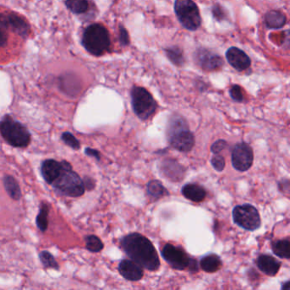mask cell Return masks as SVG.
I'll use <instances>...</instances> for the list:
<instances>
[{
	"label": "cell",
	"mask_w": 290,
	"mask_h": 290,
	"mask_svg": "<svg viewBox=\"0 0 290 290\" xmlns=\"http://www.w3.org/2000/svg\"><path fill=\"white\" fill-rule=\"evenodd\" d=\"M120 245L130 260L146 270L155 272L160 267L156 248L145 236L137 233H130L122 238Z\"/></svg>",
	"instance_id": "1"
},
{
	"label": "cell",
	"mask_w": 290,
	"mask_h": 290,
	"mask_svg": "<svg viewBox=\"0 0 290 290\" xmlns=\"http://www.w3.org/2000/svg\"><path fill=\"white\" fill-rule=\"evenodd\" d=\"M167 139L169 144L181 152H189L195 146V137L189 129L183 117L173 115L167 126Z\"/></svg>",
	"instance_id": "2"
},
{
	"label": "cell",
	"mask_w": 290,
	"mask_h": 290,
	"mask_svg": "<svg viewBox=\"0 0 290 290\" xmlns=\"http://www.w3.org/2000/svg\"><path fill=\"white\" fill-rule=\"evenodd\" d=\"M62 163L63 169L51 185L61 194L66 196L73 198L82 196L85 191L82 179L80 178V176L76 172L72 170L69 163L65 160Z\"/></svg>",
	"instance_id": "3"
},
{
	"label": "cell",
	"mask_w": 290,
	"mask_h": 290,
	"mask_svg": "<svg viewBox=\"0 0 290 290\" xmlns=\"http://www.w3.org/2000/svg\"><path fill=\"white\" fill-rule=\"evenodd\" d=\"M82 44L85 50L91 55L99 56L104 54L110 47L109 32L100 24L89 26L83 34Z\"/></svg>",
	"instance_id": "4"
},
{
	"label": "cell",
	"mask_w": 290,
	"mask_h": 290,
	"mask_svg": "<svg viewBox=\"0 0 290 290\" xmlns=\"http://www.w3.org/2000/svg\"><path fill=\"white\" fill-rule=\"evenodd\" d=\"M29 30L28 23L17 14H0V49L7 46L10 35L16 34L22 38H27Z\"/></svg>",
	"instance_id": "5"
},
{
	"label": "cell",
	"mask_w": 290,
	"mask_h": 290,
	"mask_svg": "<svg viewBox=\"0 0 290 290\" xmlns=\"http://www.w3.org/2000/svg\"><path fill=\"white\" fill-rule=\"evenodd\" d=\"M0 133L10 146L15 147H27L31 142L27 128L10 116H5L0 122Z\"/></svg>",
	"instance_id": "6"
},
{
	"label": "cell",
	"mask_w": 290,
	"mask_h": 290,
	"mask_svg": "<svg viewBox=\"0 0 290 290\" xmlns=\"http://www.w3.org/2000/svg\"><path fill=\"white\" fill-rule=\"evenodd\" d=\"M162 257L172 268L176 270H184L188 269L190 272L197 273L199 264L196 260L191 258L183 248L166 243L161 251Z\"/></svg>",
	"instance_id": "7"
},
{
	"label": "cell",
	"mask_w": 290,
	"mask_h": 290,
	"mask_svg": "<svg viewBox=\"0 0 290 290\" xmlns=\"http://www.w3.org/2000/svg\"><path fill=\"white\" fill-rule=\"evenodd\" d=\"M131 103L134 113L143 121L150 119L156 112L158 107L152 95L142 87L133 88Z\"/></svg>",
	"instance_id": "8"
},
{
	"label": "cell",
	"mask_w": 290,
	"mask_h": 290,
	"mask_svg": "<svg viewBox=\"0 0 290 290\" xmlns=\"http://www.w3.org/2000/svg\"><path fill=\"white\" fill-rule=\"evenodd\" d=\"M175 11L181 25L186 29L194 31L201 25L199 8L192 0H176Z\"/></svg>",
	"instance_id": "9"
},
{
	"label": "cell",
	"mask_w": 290,
	"mask_h": 290,
	"mask_svg": "<svg viewBox=\"0 0 290 290\" xmlns=\"http://www.w3.org/2000/svg\"><path fill=\"white\" fill-rule=\"evenodd\" d=\"M234 223L247 231H256L261 226V219L258 209L255 206L245 203L233 208Z\"/></svg>",
	"instance_id": "10"
},
{
	"label": "cell",
	"mask_w": 290,
	"mask_h": 290,
	"mask_svg": "<svg viewBox=\"0 0 290 290\" xmlns=\"http://www.w3.org/2000/svg\"><path fill=\"white\" fill-rule=\"evenodd\" d=\"M254 151L250 145L241 142L233 147L231 164L238 171L245 172L253 165Z\"/></svg>",
	"instance_id": "11"
},
{
	"label": "cell",
	"mask_w": 290,
	"mask_h": 290,
	"mask_svg": "<svg viewBox=\"0 0 290 290\" xmlns=\"http://www.w3.org/2000/svg\"><path fill=\"white\" fill-rule=\"evenodd\" d=\"M194 58L197 64L203 70L218 69L223 65V60L220 55L205 49L198 50Z\"/></svg>",
	"instance_id": "12"
},
{
	"label": "cell",
	"mask_w": 290,
	"mask_h": 290,
	"mask_svg": "<svg viewBox=\"0 0 290 290\" xmlns=\"http://www.w3.org/2000/svg\"><path fill=\"white\" fill-rule=\"evenodd\" d=\"M160 171L165 178L169 179L172 182H179L183 180L186 175V169L183 165L175 159L163 160L160 165Z\"/></svg>",
	"instance_id": "13"
},
{
	"label": "cell",
	"mask_w": 290,
	"mask_h": 290,
	"mask_svg": "<svg viewBox=\"0 0 290 290\" xmlns=\"http://www.w3.org/2000/svg\"><path fill=\"white\" fill-rule=\"evenodd\" d=\"M119 272L123 278L131 282H137L142 279L144 272L141 265L132 260H122L119 263Z\"/></svg>",
	"instance_id": "14"
},
{
	"label": "cell",
	"mask_w": 290,
	"mask_h": 290,
	"mask_svg": "<svg viewBox=\"0 0 290 290\" xmlns=\"http://www.w3.org/2000/svg\"><path fill=\"white\" fill-rule=\"evenodd\" d=\"M226 59L231 67L238 71H243L249 67L251 62L248 55L238 48L231 47L226 51Z\"/></svg>",
	"instance_id": "15"
},
{
	"label": "cell",
	"mask_w": 290,
	"mask_h": 290,
	"mask_svg": "<svg viewBox=\"0 0 290 290\" xmlns=\"http://www.w3.org/2000/svg\"><path fill=\"white\" fill-rule=\"evenodd\" d=\"M63 166L62 162H58L54 159H47L41 164V172L45 181L48 184L53 183V181L57 178L62 172Z\"/></svg>",
	"instance_id": "16"
},
{
	"label": "cell",
	"mask_w": 290,
	"mask_h": 290,
	"mask_svg": "<svg viewBox=\"0 0 290 290\" xmlns=\"http://www.w3.org/2000/svg\"><path fill=\"white\" fill-rule=\"evenodd\" d=\"M256 265L263 273L270 277L277 275L281 267L280 261L268 255L259 256Z\"/></svg>",
	"instance_id": "17"
},
{
	"label": "cell",
	"mask_w": 290,
	"mask_h": 290,
	"mask_svg": "<svg viewBox=\"0 0 290 290\" xmlns=\"http://www.w3.org/2000/svg\"><path fill=\"white\" fill-rule=\"evenodd\" d=\"M181 194L186 199L194 203H200L205 199V189L198 184H186L181 189Z\"/></svg>",
	"instance_id": "18"
},
{
	"label": "cell",
	"mask_w": 290,
	"mask_h": 290,
	"mask_svg": "<svg viewBox=\"0 0 290 290\" xmlns=\"http://www.w3.org/2000/svg\"><path fill=\"white\" fill-rule=\"evenodd\" d=\"M199 265L203 272L213 273L221 269L222 261L217 255L209 254V255L203 256L199 262Z\"/></svg>",
	"instance_id": "19"
},
{
	"label": "cell",
	"mask_w": 290,
	"mask_h": 290,
	"mask_svg": "<svg viewBox=\"0 0 290 290\" xmlns=\"http://www.w3.org/2000/svg\"><path fill=\"white\" fill-rule=\"evenodd\" d=\"M286 16L278 10H270L265 15V25L270 29H279L285 25Z\"/></svg>",
	"instance_id": "20"
},
{
	"label": "cell",
	"mask_w": 290,
	"mask_h": 290,
	"mask_svg": "<svg viewBox=\"0 0 290 290\" xmlns=\"http://www.w3.org/2000/svg\"><path fill=\"white\" fill-rule=\"evenodd\" d=\"M146 192L148 194V196L155 201L162 199L163 197L169 195V191H167L164 185L161 183V181L158 180L149 181L146 185Z\"/></svg>",
	"instance_id": "21"
},
{
	"label": "cell",
	"mask_w": 290,
	"mask_h": 290,
	"mask_svg": "<svg viewBox=\"0 0 290 290\" xmlns=\"http://www.w3.org/2000/svg\"><path fill=\"white\" fill-rule=\"evenodd\" d=\"M4 185H5V190L11 199H15V200H19L21 199L22 192H21L20 186L14 177L10 176H5Z\"/></svg>",
	"instance_id": "22"
},
{
	"label": "cell",
	"mask_w": 290,
	"mask_h": 290,
	"mask_svg": "<svg viewBox=\"0 0 290 290\" xmlns=\"http://www.w3.org/2000/svg\"><path fill=\"white\" fill-rule=\"evenodd\" d=\"M273 253L276 256L283 259H289V240L288 239H281L275 241L272 244Z\"/></svg>",
	"instance_id": "23"
},
{
	"label": "cell",
	"mask_w": 290,
	"mask_h": 290,
	"mask_svg": "<svg viewBox=\"0 0 290 290\" xmlns=\"http://www.w3.org/2000/svg\"><path fill=\"white\" fill-rule=\"evenodd\" d=\"M48 214H49V207L46 203H41L40 213L36 219V223L40 231H45L48 227Z\"/></svg>",
	"instance_id": "24"
},
{
	"label": "cell",
	"mask_w": 290,
	"mask_h": 290,
	"mask_svg": "<svg viewBox=\"0 0 290 290\" xmlns=\"http://www.w3.org/2000/svg\"><path fill=\"white\" fill-rule=\"evenodd\" d=\"M66 5L72 13L75 14L86 12L89 8L87 0H67Z\"/></svg>",
	"instance_id": "25"
},
{
	"label": "cell",
	"mask_w": 290,
	"mask_h": 290,
	"mask_svg": "<svg viewBox=\"0 0 290 290\" xmlns=\"http://www.w3.org/2000/svg\"><path fill=\"white\" fill-rule=\"evenodd\" d=\"M85 243H86V248H87L88 250L93 252V253L100 252L104 248L102 240L94 235L87 236L85 238Z\"/></svg>",
	"instance_id": "26"
},
{
	"label": "cell",
	"mask_w": 290,
	"mask_h": 290,
	"mask_svg": "<svg viewBox=\"0 0 290 290\" xmlns=\"http://www.w3.org/2000/svg\"><path fill=\"white\" fill-rule=\"evenodd\" d=\"M167 56L174 64L181 66L184 62L183 55L178 47L168 48L166 50Z\"/></svg>",
	"instance_id": "27"
},
{
	"label": "cell",
	"mask_w": 290,
	"mask_h": 290,
	"mask_svg": "<svg viewBox=\"0 0 290 290\" xmlns=\"http://www.w3.org/2000/svg\"><path fill=\"white\" fill-rule=\"evenodd\" d=\"M40 259L45 268H53V269L59 268V265L55 258L53 257L51 254L49 253L47 251H42L40 254Z\"/></svg>",
	"instance_id": "28"
},
{
	"label": "cell",
	"mask_w": 290,
	"mask_h": 290,
	"mask_svg": "<svg viewBox=\"0 0 290 290\" xmlns=\"http://www.w3.org/2000/svg\"><path fill=\"white\" fill-rule=\"evenodd\" d=\"M62 140L64 142L65 144L72 147V149L78 150L80 148V143L76 137L73 134H71L69 132H65L62 134Z\"/></svg>",
	"instance_id": "29"
},
{
	"label": "cell",
	"mask_w": 290,
	"mask_h": 290,
	"mask_svg": "<svg viewBox=\"0 0 290 290\" xmlns=\"http://www.w3.org/2000/svg\"><path fill=\"white\" fill-rule=\"evenodd\" d=\"M211 164L216 171L221 172L225 169L226 161H225L223 157L219 155V154H216L211 159Z\"/></svg>",
	"instance_id": "30"
},
{
	"label": "cell",
	"mask_w": 290,
	"mask_h": 290,
	"mask_svg": "<svg viewBox=\"0 0 290 290\" xmlns=\"http://www.w3.org/2000/svg\"><path fill=\"white\" fill-rule=\"evenodd\" d=\"M228 146V143L225 140H218L216 142H214L211 146V151L214 154H220L221 151L225 150Z\"/></svg>",
	"instance_id": "31"
},
{
	"label": "cell",
	"mask_w": 290,
	"mask_h": 290,
	"mask_svg": "<svg viewBox=\"0 0 290 290\" xmlns=\"http://www.w3.org/2000/svg\"><path fill=\"white\" fill-rule=\"evenodd\" d=\"M230 95L235 102H242L243 101V91L239 85H233L230 89Z\"/></svg>",
	"instance_id": "32"
},
{
	"label": "cell",
	"mask_w": 290,
	"mask_h": 290,
	"mask_svg": "<svg viewBox=\"0 0 290 290\" xmlns=\"http://www.w3.org/2000/svg\"><path fill=\"white\" fill-rule=\"evenodd\" d=\"M214 17L218 21L223 20L226 17V13L224 12L223 8L219 5H214L213 10Z\"/></svg>",
	"instance_id": "33"
},
{
	"label": "cell",
	"mask_w": 290,
	"mask_h": 290,
	"mask_svg": "<svg viewBox=\"0 0 290 290\" xmlns=\"http://www.w3.org/2000/svg\"><path fill=\"white\" fill-rule=\"evenodd\" d=\"M119 40H120L122 45H129V35H128L126 30L124 29L123 27H121L120 29H119Z\"/></svg>",
	"instance_id": "34"
},
{
	"label": "cell",
	"mask_w": 290,
	"mask_h": 290,
	"mask_svg": "<svg viewBox=\"0 0 290 290\" xmlns=\"http://www.w3.org/2000/svg\"><path fill=\"white\" fill-rule=\"evenodd\" d=\"M278 187H279V190L283 194H289V181L288 179L281 181V182L278 184Z\"/></svg>",
	"instance_id": "35"
},
{
	"label": "cell",
	"mask_w": 290,
	"mask_h": 290,
	"mask_svg": "<svg viewBox=\"0 0 290 290\" xmlns=\"http://www.w3.org/2000/svg\"><path fill=\"white\" fill-rule=\"evenodd\" d=\"M85 153L89 155V156L93 157L94 159H96L97 160H100L101 159V153L99 151L95 150V149L88 148L85 149Z\"/></svg>",
	"instance_id": "36"
},
{
	"label": "cell",
	"mask_w": 290,
	"mask_h": 290,
	"mask_svg": "<svg viewBox=\"0 0 290 290\" xmlns=\"http://www.w3.org/2000/svg\"><path fill=\"white\" fill-rule=\"evenodd\" d=\"M83 182H84L85 189L92 190L94 187V181L89 177H85V179L83 180Z\"/></svg>",
	"instance_id": "37"
},
{
	"label": "cell",
	"mask_w": 290,
	"mask_h": 290,
	"mask_svg": "<svg viewBox=\"0 0 290 290\" xmlns=\"http://www.w3.org/2000/svg\"><path fill=\"white\" fill-rule=\"evenodd\" d=\"M281 289L282 290H289L290 289V282L289 281H287L285 283H282V286H281Z\"/></svg>",
	"instance_id": "38"
}]
</instances>
